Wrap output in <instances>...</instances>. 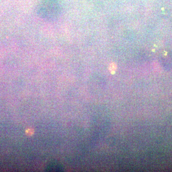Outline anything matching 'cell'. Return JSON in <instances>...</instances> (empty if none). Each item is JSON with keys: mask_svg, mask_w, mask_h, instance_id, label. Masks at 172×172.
<instances>
[{"mask_svg": "<svg viewBox=\"0 0 172 172\" xmlns=\"http://www.w3.org/2000/svg\"><path fill=\"white\" fill-rule=\"evenodd\" d=\"M61 13V7L58 0H41L37 8V14L45 20L57 19Z\"/></svg>", "mask_w": 172, "mask_h": 172, "instance_id": "6da1fadb", "label": "cell"}, {"mask_svg": "<svg viewBox=\"0 0 172 172\" xmlns=\"http://www.w3.org/2000/svg\"><path fill=\"white\" fill-rule=\"evenodd\" d=\"M47 170L49 171H58V170L60 171L61 168L60 165H59L58 164H53L49 166Z\"/></svg>", "mask_w": 172, "mask_h": 172, "instance_id": "7a4b0ae2", "label": "cell"}, {"mask_svg": "<svg viewBox=\"0 0 172 172\" xmlns=\"http://www.w3.org/2000/svg\"><path fill=\"white\" fill-rule=\"evenodd\" d=\"M116 65L114 64V63H112V64H111V65L110 70H111V71H115V70L116 69Z\"/></svg>", "mask_w": 172, "mask_h": 172, "instance_id": "3957f363", "label": "cell"}]
</instances>
